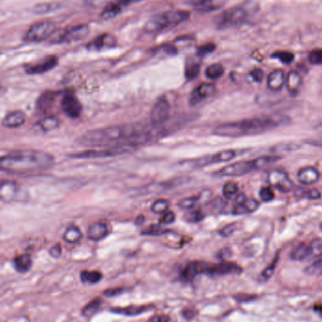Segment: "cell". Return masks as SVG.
<instances>
[{
	"label": "cell",
	"instance_id": "6da1fadb",
	"mask_svg": "<svg viewBox=\"0 0 322 322\" xmlns=\"http://www.w3.org/2000/svg\"><path fill=\"white\" fill-rule=\"evenodd\" d=\"M160 130L141 123L111 125L85 132L77 139V143L92 149L111 146L136 148L154 140L155 133Z\"/></svg>",
	"mask_w": 322,
	"mask_h": 322
},
{
	"label": "cell",
	"instance_id": "7a4b0ae2",
	"mask_svg": "<svg viewBox=\"0 0 322 322\" xmlns=\"http://www.w3.org/2000/svg\"><path fill=\"white\" fill-rule=\"evenodd\" d=\"M55 158L43 151L23 150L0 157V172L13 175H30L49 169Z\"/></svg>",
	"mask_w": 322,
	"mask_h": 322
},
{
	"label": "cell",
	"instance_id": "3957f363",
	"mask_svg": "<svg viewBox=\"0 0 322 322\" xmlns=\"http://www.w3.org/2000/svg\"><path fill=\"white\" fill-rule=\"evenodd\" d=\"M287 120L288 118L285 116H260L244 119L237 122L220 124L213 130V134L228 138L254 135L276 128L286 124Z\"/></svg>",
	"mask_w": 322,
	"mask_h": 322
},
{
	"label": "cell",
	"instance_id": "277c9868",
	"mask_svg": "<svg viewBox=\"0 0 322 322\" xmlns=\"http://www.w3.org/2000/svg\"><path fill=\"white\" fill-rule=\"evenodd\" d=\"M191 17V12L186 10H172L158 13L151 17L144 27L147 33H158L167 28H175L186 22Z\"/></svg>",
	"mask_w": 322,
	"mask_h": 322
},
{
	"label": "cell",
	"instance_id": "5b68a950",
	"mask_svg": "<svg viewBox=\"0 0 322 322\" xmlns=\"http://www.w3.org/2000/svg\"><path fill=\"white\" fill-rule=\"evenodd\" d=\"M89 34V26L80 24L71 28L56 29L48 41L51 44H71L85 39Z\"/></svg>",
	"mask_w": 322,
	"mask_h": 322
},
{
	"label": "cell",
	"instance_id": "8992f818",
	"mask_svg": "<svg viewBox=\"0 0 322 322\" xmlns=\"http://www.w3.org/2000/svg\"><path fill=\"white\" fill-rule=\"evenodd\" d=\"M135 150V147L132 146H111L103 147V148H93L85 150L82 152L74 153L70 155V158H111L116 156H121L124 154H128Z\"/></svg>",
	"mask_w": 322,
	"mask_h": 322
},
{
	"label": "cell",
	"instance_id": "52a82bcc",
	"mask_svg": "<svg viewBox=\"0 0 322 322\" xmlns=\"http://www.w3.org/2000/svg\"><path fill=\"white\" fill-rule=\"evenodd\" d=\"M56 30V24L53 21H40L34 23L33 25L29 27L24 39L30 43H40L45 40L50 39L51 36Z\"/></svg>",
	"mask_w": 322,
	"mask_h": 322
},
{
	"label": "cell",
	"instance_id": "ba28073f",
	"mask_svg": "<svg viewBox=\"0 0 322 322\" xmlns=\"http://www.w3.org/2000/svg\"><path fill=\"white\" fill-rule=\"evenodd\" d=\"M247 11L241 7H235L223 11L217 19V26L219 28H232L242 24L247 18Z\"/></svg>",
	"mask_w": 322,
	"mask_h": 322
},
{
	"label": "cell",
	"instance_id": "9c48e42d",
	"mask_svg": "<svg viewBox=\"0 0 322 322\" xmlns=\"http://www.w3.org/2000/svg\"><path fill=\"white\" fill-rule=\"evenodd\" d=\"M169 101L162 96L159 97L153 106L150 112L151 125L155 128H161L169 119Z\"/></svg>",
	"mask_w": 322,
	"mask_h": 322
},
{
	"label": "cell",
	"instance_id": "30bf717a",
	"mask_svg": "<svg viewBox=\"0 0 322 322\" xmlns=\"http://www.w3.org/2000/svg\"><path fill=\"white\" fill-rule=\"evenodd\" d=\"M254 169H256L254 160H245V161H238V162H235V163L225 166L219 171L214 172L213 175L218 177L242 176L253 172Z\"/></svg>",
	"mask_w": 322,
	"mask_h": 322
},
{
	"label": "cell",
	"instance_id": "8fae6325",
	"mask_svg": "<svg viewBox=\"0 0 322 322\" xmlns=\"http://www.w3.org/2000/svg\"><path fill=\"white\" fill-rule=\"evenodd\" d=\"M22 188L12 181H0V200L7 203L22 201L26 198Z\"/></svg>",
	"mask_w": 322,
	"mask_h": 322
},
{
	"label": "cell",
	"instance_id": "7c38bea8",
	"mask_svg": "<svg viewBox=\"0 0 322 322\" xmlns=\"http://www.w3.org/2000/svg\"><path fill=\"white\" fill-rule=\"evenodd\" d=\"M237 151L236 150H223L220 152L212 154L209 156H205L203 158H197L196 160H192V164L195 167H204L212 164L221 163V162H227L237 157Z\"/></svg>",
	"mask_w": 322,
	"mask_h": 322
},
{
	"label": "cell",
	"instance_id": "4fadbf2b",
	"mask_svg": "<svg viewBox=\"0 0 322 322\" xmlns=\"http://www.w3.org/2000/svg\"><path fill=\"white\" fill-rule=\"evenodd\" d=\"M270 185L282 192H289L293 190L294 184L288 174L282 169H272L268 175Z\"/></svg>",
	"mask_w": 322,
	"mask_h": 322
},
{
	"label": "cell",
	"instance_id": "5bb4252c",
	"mask_svg": "<svg viewBox=\"0 0 322 322\" xmlns=\"http://www.w3.org/2000/svg\"><path fill=\"white\" fill-rule=\"evenodd\" d=\"M241 272H242L241 267H239L236 263L222 261L219 264L209 265L205 271V274L211 277H218L228 275V274H240Z\"/></svg>",
	"mask_w": 322,
	"mask_h": 322
},
{
	"label": "cell",
	"instance_id": "9a60e30c",
	"mask_svg": "<svg viewBox=\"0 0 322 322\" xmlns=\"http://www.w3.org/2000/svg\"><path fill=\"white\" fill-rule=\"evenodd\" d=\"M58 63L59 59L56 56H45V59L41 60L38 62L25 66V71L30 75L42 74L53 70L58 65Z\"/></svg>",
	"mask_w": 322,
	"mask_h": 322
},
{
	"label": "cell",
	"instance_id": "2e32d148",
	"mask_svg": "<svg viewBox=\"0 0 322 322\" xmlns=\"http://www.w3.org/2000/svg\"><path fill=\"white\" fill-rule=\"evenodd\" d=\"M62 110L70 118H78L82 111V105L72 93H66L61 101Z\"/></svg>",
	"mask_w": 322,
	"mask_h": 322
},
{
	"label": "cell",
	"instance_id": "e0dca14e",
	"mask_svg": "<svg viewBox=\"0 0 322 322\" xmlns=\"http://www.w3.org/2000/svg\"><path fill=\"white\" fill-rule=\"evenodd\" d=\"M209 264L201 261H193L188 263L181 271L180 280L184 282H191L200 274H205Z\"/></svg>",
	"mask_w": 322,
	"mask_h": 322
},
{
	"label": "cell",
	"instance_id": "ac0fdd59",
	"mask_svg": "<svg viewBox=\"0 0 322 322\" xmlns=\"http://www.w3.org/2000/svg\"><path fill=\"white\" fill-rule=\"evenodd\" d=\"M117 40L111 34H102L97 36L96 39L90 41L87 45V49L90 51H102L109 49L116 46Z\"/></svg>",
	"mask_w": 322,
	"mask_h": 322
},
{
	"label": "cell",
	"instance_id": "d6986e66",
	"mask_svg": "<svg viewBox=\"0 0 322 322\" xmlns=\"http://www.w3.org/2000/svg\"><path fill=\"white\" fill-rule=\"evenodd\" d=\"M214 91V86L209 83H202L192 90L190 97V105L196 106L200 102L203 101Z\"/></svg>",
	"mask_w": 322,
	"mask_h": 322
},
{
	"label": "cell",
	"instance_id": "ffe728a7",
	"mask_svg": "<svg viewBox=\"0 0 322 322\" xmlns=\"http://www.w3.org/2000/svg\"><path fill=\"white\" fill-rule=\"evenodd\" d=\"M154 306L152 305H129L125 307H112L110 311L114 314L123 315L126 316H135L146 313L148 311L152 310Z\"/></svg>",
	"mask_w": 322,
	"mask_h": 322
},
{
	"label": "cell",
	"instance_id": "44dd1931",
	"mask_svg": "<svg viewBox=\"0 0 322 322\" xmlns=\"http://www.w3.org/2000/svg\"><path fill=\"white\" fill-rule=\"evenodd\" d=\"M26 114L21 110H15L6 114L2 119V125L7 128H17L25 124Z\"/></svg>",
	"mask_w": 322,
	"mask_h": 322
},
{
	"label": "cell",
	"instance_id": "7402d4cb",
	"mask_svg": "<svg viewBox=\"0 0 322 322\" xmlns=\"http://www.w3.org/2000/svg\"><path fill=\"white\" fill-rule=\"evenodd\" d=\"M320 174L314 167H305L299 171L298 173V180L306 186L313 185L319 180Z\"/></svg>",
	"mask_w": 322,
	"mask_h": 322
},
{
	"label": "cell",
	"instance_id": "603a6c76",
	"mask_svg": "<svg viewBox=\"0 0 322 322\" xmlns=\"http://www.w3.org/2000/svg\"><path fill=\"white\" fill-rule=\"evenodd\" d=\"M285 84H286V74L282 70L277 69L272 71L268 75L267 85L270 90H274V91L282 90Z\"/></svg>",
	"mask_w": 322,
	"mask_h": 322
},
{
	"label": "cell",
	"instance_id": "cb8c5ba5",
	"mask_svg": "<svg viewBox=\"0 0 322 322\" xmlns=\"http://www.w3.org/2000/svg\"><path fill=\"white\" fill-rule=\"evenodd\" d=\"M108 234H109L108 226L101 221H97L96 223L91 224L88 230V237L90 240L93 241H99L104 239L108 236Z\"/></svg>",
	"mask_w": 322,
	"mask_h": 322
},
{
	"label": "cell",
	"instance_id": "d4e9b609",
	"mask_svg": "<svg viewBox=\"0 0 322 322\" xmlns=\"http://www.w3.org/2000/svg\"><path fill=\"white\" fill-rule=\"evenodd\" d=\"M286 86L291 96L298 94L302 86L301 75L296 71H290L286 77Z\"/></svg>",
	"mask_w": 322,
	"mask_h": 322
},
{
	"label": "cell",
	"instance_id": "484cf974",
	"mask_svg": "<svg viewBox=\"0 0 322 322\" xmlns=\"http://www.w3.org/2000/svg\"><path fill=\"white\" fill-rule=\"evenodd\" d=\"M259 207V203L254 199H247L244 203L236 204L232 209V213L234 215L249 214L255 211Z\"/></svg>",
	"mask_w": 322,
	"mask_h": 322
},
{
	"label": "cell",
	"instance_id": "4316f807",
	"mask_svg": "<svg viewBox=\"0 0 322 322\" xmlns=\"http://www.w3.org/2000/svg\"><path fill=\"white\" fill-rule=\"evenodd\" d=\"M14 267L20 273L28 272L32 267L31 256L28 254H20L14 259Z\"/></svg>",
	"mask_w": 322,
	"mask_h": 322
},
{
	"label": "cell",
	"instance_id": "83f0119b",
	"mask_svg": "<svg viewBox=\"0 0 322 322\" xmlns=\"http://www.w3.org/2000/svg\"><path fill=\"white\" fill-rule=\"evenodd\" d=\"M38 126L44 132H50L60 126V120L56 116H46L38 122Z\"/></svg>",
	"mask_w": 322,
	"mask_h": 322
},
{
	"label": "cell",
	"instance_id": "f1b7e54d",
	"mask_svg": "<svg viewBox=\"0 0 322 322\" xmlns=\"http://www.w3.org/2000/svg\"><path fill=\"white\" fill-rule=\"evenodd\" d=\"M123 11L118 4L112 0L107 3V6L103 9L100 17L103 20H110L118 15L121 11Z\"/></svg>",
	"mask_w": 322,
	"mask_h": 322
},
{
	"label": "cell",
	"instance_id": "f546056e",
	"mask_svg": "<svg viewBox=\"0 0 322 322\" xmlns=\"http://www.w3.org/2000/svg\"><path fill=\"white\" fill-rule=\"evenodd\" d=\"M291 259L294 261H306L311 259L310 250L309 246L306 244H299L298 247L294 249L293 252L290 255Z\"/></svg>",
	"mask_w": 322,
	"mask_h": 322
},
{
	"label": "cell",
	"instance_id": "4dcf8cb0",
	"mask_svg": "<svg viewBox=\"0 0 322 322\" xmlns=\"http://www.w3.org/2000/svg\"><path fill=\"white\" fill-rule=\"evenodd\" d=\"M63 240L69 244H74L79 242L82 238V233L79 227L77 226H70L63 234Z\"/></svg>",
	"mask_w": 322,
	"mask_h": 322
},
{
	"label": "cell",
	"instance_id": "1f68e13d",
	"mask_svg": "<svg viewBox=\"0 0 322 322\" xmlns=\"http://www.w3.org/2000/svg\"><path fill=\"white\" fill-rule=\"evenodd\" d=\"M103 278V274L100 271H83L80 272V280L83 283L96 285L100 282Z\"/></svg>",
	"mask_w": 322,
	"mask_h": 322
},
{
	"label": "cell",
	"instance_id": "d6a6232c",
	"mask_svg": "<svg viewBox=\"0 0 322 322\" xmlns=\"http://www.w3.org/2000/svg\"><path fill=\"white\" fill-rule=\"evenodd\" d=\"M221 6L220 0H200L194 5L195 10L202 12L215 11Z\"/></svg>",
	"mask_w": 322,
	"mask_h": 322
},
{
	"label": "cell",
	"instance_id": "836d02e7",
	"mask_svg": "<svg viewBox=\"0 0 322 322\" xmlns=\"http://www.w3.org/2000/svg\"><path fill=\"white\" fill-rule=\"evenodd\" d=\"M102 300L98 298L92 299L91 301H90L87 305H85L83 307V309L81 311L82 315L87 317H90L93 315H96V313L99 311L100 307H101Z\"/></svg>",
	"mask_w": 322,
	"mask_h": 322
},
{
	"label": "cell",
	"instance_id": "e575fe53",
	"mask_svg": "<svg viewBox=\"0 0 322 322\" xmlns=\"http://www.w3.org/2000/svg\"><path fill=\"white\" fill-rule=\"evenodd\" d=\"M224 73V67L220 63L210 64L205 70V75L209 79H218L222 77Z\"/></svg>",
	"mask_w": 322,
	"mask_h": 322
},
{
	"label": "cell",
	"instance_id": "d590c367",
	"mask_svg": "<svg viewBox=\"0 0 322 322\" xmlns=\"http://www.w3.org/2000/svg\"><path fill=\"white\" fill-rule=\"evenodd\" d=\"M280 159H281V157H279V156H264V157L255 158L254 160V163H255V168L256 169H260L268 167L271 164L275 163Z\"/></svg>",
	"mask_w": 322,
	"mask_h": 322
},
{
	"label": "cell",
	"instance_id": "8d00e7d4",
	"mask_svg": "<svg viewBox=\"0 0 322 322\" xmlns=\"http://www.w3.org/2000/svg\"><path fill=\"white\" fill-rule=\"evenodd\" d=\"M60 8V3L59 2H44V3H40L38 5L35 6L33 8L34 13H47L51 11H56V9Z\"/></svg>",
	"mask_w": 322,
	"mask_h": 322
},
{
	"label": "cell",
	"instance_id": "74e56055",
	"mask_svg": "<svg viewBox=\"0 0 322 322\" xmlns=\"http://www.w3.org/2000/svg\"><path fill=\"white\" fill-rule=\"evenodd\" d=\"M201 70V64L198 62H192L186 63V70H185V75L186 79L193 80L196 79Z\"/></svg>",
	"mask_w": 322,
	"mask_h": 322
},
{
	"label": "cell",
	"instance_id": "f35d334b",
	"mask_svg": "<svg viewBox=\"0 0 322 322\" xmlns=\"http://www.w3.org/2000/svg\"><path fill=\"white\" fill-rule=\"evenodd\" d=\"M169 206V202L166 199H158L155 201L152 204L153 212L156 214H164L166 211H168Z\"/></svg>",
	"mask_w": 322,
	"mask_h": 322
},
{
	"label": "cell",
	"instance_id": "ab89813d",
	"mask_svg": "<svg viewBox=\"0 0 322 322\" xmlns=\"http://www.w3.org/2000/svg\"><path fill=\"white\" fill-rule=\"evenodd\" d=\"M310 250L311 258L322 256V238H316L308 245Z\"/></svg>",
	"mask_w": 322,
	"mask_h": 322
},
{
	"label": "cell",
	"instance_id": "60d3db41",
	"mask_svg": "<svg viewBox=\"0 0 322 322\" xmlns=\"http://www.w3.org/2000/svg\"><path fill=\"white\" fill-rule=\"evenodd\" d=\"M305 272L311 276L322 275V259L317 260L305 268Z\"/></svg>",
	"mask_w": 322,
	"mask_h": 322
},
{
	"label": "cell",
	"instance_id": "b9f144b4",
	"mask_svg": "<svg viewBox=\"0 0 322 322\" xmlns=\"http://www.w3.org/2000/svg\"><path fill=\"white\" fill-rule=\"evenodd\" d=\"M278 259H279V256L277 255L276 257L273 259V261L271 262V264L268 266L265 270L263 271V272L261 273L260 279H261L262 281H268L269 279H271V277L272 276L273 273H274V270H275V268H276Z\"/></svg>",
	"mask_w": 322,
	"mask_h": 322
},
{
	"label": "cell",
	"instance_id": "7bdbcfd3",
	"mask_svg": "<svg viewBox=\"0 0 322 322\" xmlns=\"http://www.w3.org/2000/svg\"><path fill=\"white\" fill-rule=\"evenodd\" d=\"M271 56L278 59L280 62H282L285 64H289L294 61L293 54L288 51H277Z\"/></svg>",
	"mask_w": 322,
	"mask_h": 322
},
{
	"label": "cell",
	"instance_id": "ee69618b",
	"mask_svg": "<svg viewBox=\"0 0 322 322\" xmlns=\"http://www.w3.org/2000/svg\"><path fill=\"white\" fill-rule=\"evenodd\" d=\"M169 232L171 230L167 229V228H163V227L159 225H154L149 227L145 231L142 232V234L146 235V236H160V235L168 234Z\"/></svg>",
	"mask_w": 322,
	"mask_h": 322
},
{
	"label": "cell",
	"instance_id": "f6af8a7d",
	"mask_svg": "<svg viewBox=\"0 0 322 322\" xmlns=\"http://www.w3.org/2000/svg\"><path fill=\"white\" fill-rule=\"evenodd\" d=\"M297 192H298L297 193H298L299 197L308 198V199H311V200H317V199L321 197V193L318 192L317 190H316V188L308 190V191L300 188V190H298Z\"/></svg>",
	"mask_w": 322,
	"mask_h": 322
},
{
	"label": "cell",
	"instance_id": "bcb514c9",
	"mask_svg": "<svg viewBox=\"0 0 322 322\" xmlns=\"http://www.w3.org/2000/svg\"><path fill=\"white\" fill-rule=\"evenodd\" d=\"M53 100H54V94L51 92H46L40 98L38 101V107L40 109L45 110L53 103Z\"/></svg>",
	"mask_w": 322,
	"mask_h": 322
},
{
	"label": "cell",
	"instance_id": "7dc6e473",
	"mask_svg": "<svg viewBox=\"0 0 322 322\" xmlns=\"http://www.w3.org/2000/svg\"><path fill=\"white\" fill-rule=\"evenodd\" d=\"M215 49H216V45L214 44H204L198 47L196 55L200 58H203L211 54Z\"/></svg>",
	"mask_w": 322,
	"mask_h": 322
},
{
	"label": "cell",
	"instance_id": "c3c4849f",
	"mask_svg": "<svg viewBox=\"0 0 322 322\" xmlns=\"http://www.w3.org/2000/svg\"><path fill=\"white\" fill-rule=\"evenodd\" d=\"M237 191H238V187L235 182H232V181L227 182L223 186V195L226 198H231L232 196H234L235 194H237Z\"/></svg>",
	"mask_w": 322,
	"mask_h": 322
},
{
	"label": "cell",
	"instance_id": "681fc988",
	"mask_svg": "<svg viewBox=\"0 0 322 322\" xmlns=\"http://www.w3.org/2000/svg\"><path fill=\"white\" fill-rule=\"evenodd\" d=\"M203 218H204V214L199 209L191 211V212L186 213V216H185V219L188 222H199V221L203 220Z\"/></svg>",
	"mask_w": 322,
	"mask_h": 322
},
{
	"label": "cell",
	"instance_id": "f907efd6",
	"mask_svg": "<svg viewBox=\"0 0 322 322\" xmlns=\"http://www.w3.org/2000/svg\"><path fill=\"white\" fill-rule=\"evenodd\" d=\"M199 196H192V197L185 198L182 199L180 202L178 203V205L181 209H191L194 207V205L197 203L199 201Z\"/></svg>",
	"mask_w": 322,
	"mask_h": 322
},
{
	"label": "cell",
	"instance_id": "816d5d0a",
	"mask_svg": "<svg viewBox=\"0 0 322 322\" xmlns=\"http://www.w3.org/2000/svg\"><path fill=\"white\" fill-rule=\"evenodd\" d=\"M308 60L312 64L315 65H322V49L313 50L309 54Z\"/></svg>",
	"mask_w": 322,
	"mask_h": 322
},
{
	"label": "cell",
	"instance_id": "f5cc1de1",
	"mask_svg": "<svg viewBox=\"0 0 322 322\" xmlns=\"http://www.w3.org/2000/svg\"><path fill=\"white\" fill-rule=\"evenodd\" d=\"M260 198L262 199V201L264 202H270L271 200H273L274 198V192H272L271 187L266 186L261 188L259 192Z\"/></svg>",
	"mask_w": 322,
	"mask_h": 322
},
{
	"label": "cell",
	"instance_id": "db71d44e",
	"mask_svg": "<svg viewBox=\"0 0 322 322\" xmlns=\"http://www.w3.org/2000/svg\"><path fill=\"white\" fill-rule=\"evenodd\" d=\"M175 220V214L173 211H166L162 217L160 218V223L161 224H169L173 223Z\"/></svg>",
	"mask_w": 322,
	"mask_h": 322
},
{
	"label": "cell",
	"instance_id": "11a10c76",
	"mask_svg": "<svg viewBox=\"0 0 322 322\" xmlns=\"http://www.w3.org/2000/svg\"><path fill=\"white\" fill-rule=\"evenodd\" d=\"M236 230H237V224L232 223V224H229V225H226L225 227H223L220 231V235L223 237H230L232 234L236 231Z\"/></svg>",
	"mask_w": 322,
	"mask_h": 322
},
{
	"label": "cell",
	"instance_id": "9f6ffc18",
	"mask_svg": "<svg viewBox=\"0 0 322 322\" xmlns=\"http://www.w3.org/2000/svg\"><path fill=\"white\" fill-rule=\"evenodd\" d=\"M124 292V288H109V289H106L104 291V295L107 297H115V296H119Z\"/></svg>",
	"mask_w": 322,
	"mask_h": 322
},
{
	"label": "cell",
	"instance_id": "6f0895ef",
	"mask_svg": "<svg viewBox=\"0 0 322 322\" xmlns=\"http://www.w3.org/2000/svg\"><path fill=\"white\" fill-rule=\"evenodd\" d=\"M251 77L253 78L254 81L261 82L264 79V72L261 69H254L251 72Z\"/></svg>",
	"mask_w": 322,
	"mask_h": 322
},
{
	"label": "cell",
	"instance_id": "680465c9",
	"mask_svg": "<svg viewBox=\"0 0 322 322\" xmlns=\"http://www.w3.org/2000/svg\"><path fill=\"white\" fill-rule=\"evenodd\" d=\"M114 1L118 4L119 7H120L122 10H124V8L127 7L129 4L137 3V2H140V1H142V0H114Z\"/></svg>",
	"mask_w": 322,
	"mask_h": 322
},
{
	"label": "cell",
	"instance_id": "91938a15",
	"mask_svg": "<svg viewBox=\"0 0 322 322\" xmlns=\"http://www.w3.org/2000/svg\"><path fill=\"white\" fill-rule=\"evenodd\" d=\"M196 315H197V311L194 310L193 308H186L183 311V316L186 319H192Z\"/></svg>",
	"mask_w": 322,
	"mask_h": 322
},
{
	"label": "cell",
	"instance_id": "94428289",
	"mask_svg": "<svg viewBox=\"0 0 322 322\" xmlns=\"http://www.w3.org/2000/svg\"><path fill=\"white\" fill-rule=\"evenodd\" d=\"M49 254H50L52 257H55V258L60 257L61 254H62V248H61V246H60V245L53 246V247L49 250Z\"/></svg>",
	"mask_w": 322,
	"mask_h": 322
},
{
	"label": "cell",
	"instance_id": "6125c7cd",
	"mask_svg": "<svg viewBox=\"0 0 322 322\" xmlns=\"http://www.w3.org/2000/svg\"><path fill=\"white\" fill-rule=\"evenodd\" d=\"M169 317L166 315H161V316H155L150 318L149 322H169Z\"/></svg>",
	"mask_w": 322,
	"mask_h": 322
},
{
	"label": "cell",
	"instance_id": "be15d7a7",
	"mask_svg": "<svg viewBox=\"0 0 322 322\" xmlns=\"http://www.w3.org/2000/svg\"><path fill=\"white\" fill-rule=\"evenodd\" d=\"M112 0H87V3L92 7H99L105 3H108Z\"/></svg>",
	"mask_w": 322,
	"mask_h": 322
},
{
	"label": "cell",
	"instance_id": "e7e4bbea",
	"mask_svg": "<svg viewBox=\"0 0 322 322\" xmlns=\"http://www.w3.org/2000/svg\"><path fill=\"white\" fill-rule=\"evenodd\" d=\"M246 200H247L246 195L244 193H239L237 194V197L235 198V203L236 204H240V203H244Z\"/></svg>",
	"mask_w": 322,
	"mask_h": 322
},
{
	"label": "cell",
	"instance_id": "03108f58",
	"mask_svg": "<svg viewBox=\"0 0 322 322\" xmlns=\"http://www.w3.org/2000/svg\"><path fill=\"white\" fill-rule=\"evenodd\" d=\"M314 309H315V311H316V312H318L322 316V305H315V306H314Z\"/></svg>",
	"mask_w": 322,
	"mask_h": 322
},
{
	"label": "cell",
	"instance_id": "003e7915",
	"mask_svg": "<svg viewBox=\"0 0 322 322\" xmlns=\"http://www.w3.org/2000/svg\"><path fill=\"white\" fill-rule=\"evenodd\" d=\"M320 228H321V230H322V223H321V225H320Z\"/></svg>",
	"mask_w": 322,
	"mask_h": 322
}]
</instances>
